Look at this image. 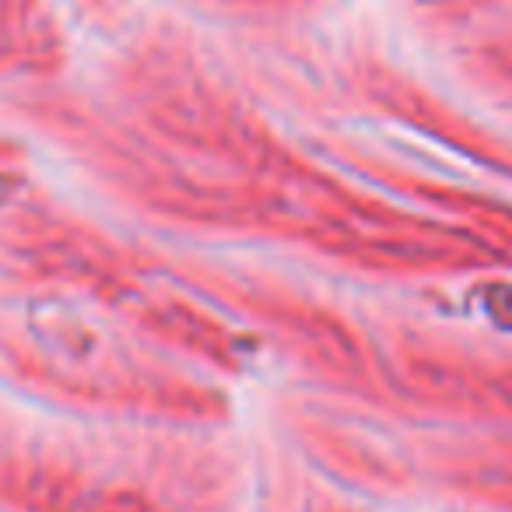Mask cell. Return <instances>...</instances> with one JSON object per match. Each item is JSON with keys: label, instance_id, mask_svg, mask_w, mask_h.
Wrapping results in <instances>:
<instances>
[{"label": "cell", "instance_id": "cell-1", "mask_svg": "<svg viewBox=\"0 0 512 512\" xmlns=\"http://www.w3.org/2000/svg\"><path fill=\"white\" fill-rule=\"evenodd\" d=\"M0 502L15 512H193L127 481H102L43 456L0 467Z\"/></svg>", "mask_w": 512, "mask_h": 512}, {"label": "cell", "instance_id": "cell-2", "mask_svg": "<svg viewBox=\"0 0 512 512\" xmlns=\"http://www.w3.org/2000/svg\"><path fill=\"white\" fill-rule=\"evenodd\" d=\"M323 512H355V509H323Z\"/></svg>", "mask_w": 512, "mask_h": 512}]
</instances>
